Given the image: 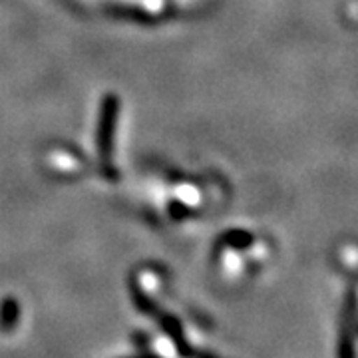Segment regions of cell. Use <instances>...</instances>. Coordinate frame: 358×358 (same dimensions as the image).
Here are the masks:
<instances>
[{
  "mask_svg": "<svg viewBox=\"0 0 358 358\" xmlns=\"http://www.w3.org/2000/svg\"><path fill=\"white\" fill-rule=\"evenodd\" d=\"M18 317H20V308L14 299H6L0 307V329L4 333H10L14 327L18 324Z\"/></svg>",
  "mask_w": 358,
  "mask_h": 358,
  "instance_id": "obj_1",
  "label": "cell"
},
{
  "mask_svg": "<svg viewBox=\"0 0 358 358\" xmlns=\"http://www.w3.org/2000/svg\"><path fill=\"white\" fill-rule=\"evenodd\" d=\"M131 358H145V357H131Z\"/></svg>",
  "mask_w": 358,
  "mask_h": 358,
  "instance_id": "obj_2",
  "label": "cell"
}]
</instances>
